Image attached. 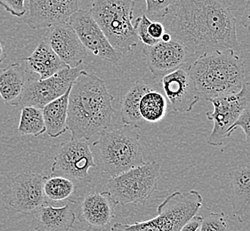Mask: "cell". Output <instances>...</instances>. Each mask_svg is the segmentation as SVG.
<instances>
[{"instance_id":"obj_1","label":"cell","mask_w":250,"mask_h":231,"mask_svg":"<svg viewBox=\"0 0 250 231\" xmlns=\"http://www.w3.org/2000/svg\"><path fill=\"white\" fill-rule=\"evenodd\" d=\"M165 28L193 56L240 49L235 16L226 0H178Z\"/></svg>"},{"instance_id":"obj_2","label":"cell","mask_w":250,"mask_h":231,"mask_svg":"<svg viewBox=\"0 0 250 231\" xmlns=\"http://www.w3.org/2000/svg\"><path fill=\"white\" fill-rule=\"evenodd\" d=\"M114 97L104 81L94 73L80 71L70 87L67 126L70 137L89 141L110 128Z\"/></svg>"},{"instance_id":"obj_3","label":"cell","mask_w":250,"mask_h":231,"mask_svg":"<svg viewBox=\"0 0 250 231\" xmlns=\"http://www.w3.org/2000/svg\"><path fill=\"white\" fill-rule=\"evenodd\" d=\"M188 71L200 99L207 101L237 93L245 83L244 61L233 49L201 54Z\"/></svg>"},{"instance_id":"obj_4","label":"cell","mask_w":250,"mask_h":231,"mask_svg":"<svg viewBox=\"0 0 250 231\" xmlns=\"http://www.w3.org/2000/svg\"><path fill=\"white\" fill-rule=\"evenodd\" d=\"M137 127L124 125L103 133L93 146L96 150V168L110 177L117 176L145 163Z\"/></svg>"},{"instance_id":"obj_5","label":"cell","mask_w":250,"mask_h":231,"mask_svg":"<svg viewBox=\"0 0 250 231\" xmlns=\"http://www.w3.org/2000/svg\"><path fill=\"white\" fill-rule=\"evenodd\" d=\"M134 0H92V16L120 54L131 52L138 45L133 23Z\"/></svg>"},{"instance_id":"obj_6","label":"cell","mask_w":250,"mask_h":231,"mask_svg":"<svg viewBox=\"0 0 250 231\" xmlns=\"http://www.w3.org/2000/svg\"><path fill=\"white\" fill-rule=\"evenodd\" d=\"M199 191H175L158 206V215L133 224L116 223L111 231H181L185 223L194 216L202 206Z\"/></svg>"},{"instance_id":"obj_7","label":"cell","mask_w":250,"mask_h":231,"mask_svg":"<svg viewBox=\"0 0 250 231\" xmlns=\"http://www.w3.org/2000/svg\"><path fill=\"white\" fill-rule=\"evenodd\" d=\"M160 176V166L156 161L145 162L119 175L110 177L107 191L117 204L145 203L154 193Z\"/></svg>"},{"instance_id":"obj_8","label":"cell","mask_w":250,"mask_h":231,"mask_svg":"<svg viewBox=\"0 0 250 231\" xmlns=\"http://www.w3.org/2000/svg\"><path fill=\"white\" fill-rule=\"evenodd\" d=\"M213 111L207 112L208 119L213 121V129L207 142L211 146H222L229 136V130L250 104V88L245 81L239 92L215 97L209 101Z\"/></svg>"},{"instance_id":"obj_9","label":"cell","mask_w":250,"mask_h":231,"mask_svg":"<svg viewBox=\"0 0 250 231\" xmlns=\"http://www.w3.org/2000/svg\"><path fill=\"white\" fill-rule=\"evenodd\" d=\"M93 167L96 168V164L88 141L70 137L58 148L51 171L55 175L81 181L89 177V170Z\"/></svg>"},{"instance_id":"obj_10","label":"cell","mask_w":250,"mask_h":231,"mask_svg":"<svg viewBox=\"0 0 250 231\" xmlns=\"http://www.w3.org/2000/svg\"><path fill=\"white\" fill-rule=\"evenodd\" d=\"M80 67H67L45 79L30 78L26 81L16 107L35 106L43 109L47 103L64 95L70 89L82 71Z\"/></svg>"},{"instance_id":"obj_11","label":"cell","mask_w":250,"mask_h":231,"mask_svg":"<svg viewBox=\"0 0 250 231\" xmlns=\"http://www.w3.org/2000/svg\"><path fill=\"white\" fill-rule=\"evenodd\" d=\"M68 22L73 27L86 50L112 64H117L120 61V53L110 45L89 11H76L70 15Z\"/></svg>"},{"instance_id":"obj_12","label":"cell","mask_w":250,"mask_h":231,"mask_svg":"<svg viewBox=\"0 0 250 231\" xmlns=\"http://www.w3.org/2000/svg\"><path fill=\"white\" fill-rule=\"evenodd\" d=\"M143 52L148 69L154 77H163L175 70L187 65L190 51L175 38L160 40L153 45H145Z\"/></svg>"},{"instance_id":"obj_13","label":"cell","mask_w":250,"mask_h":231,"mask_svg":"<svg viewBox=\"0 0 250 231\" xmlns=\"http://www.w3.org/2000/svg\"><path fill=\"white\" fill-rule=\"evenodd\" d=\"M45 177L37 173L14 176L9 205L16 211L24 213L38 211L46 202L44 192Z\"/></svg>"},{"instance_id":"obj_14","label":"cell","mask_w":250,"mask_h":231,"mask_svg":"<svg viewBox=\"0 0 250 231\" xmlns=\"http://www.w3.org/2000/svg\"><path fill=\"white\" fill-rule=\"evenodd\" d=\"M188 68L182 67L162 77L163 91L172 110L184 114L192 111L200 100Z\"/></svg>"},{"instance_id":"obj_15","label":"cell","mask_w":250,"mask_h":231,"mask_svg":"<svg viewBox=\"0 0 250 231\" xmlns=\"http://www.w3.org/2000/svg\"><path fill=\"white\" fill-rule=\"evenodd\" d=\"M44 39L68 67H80L87 57V50L68 21L47 28Z\"/></svg>"},{"instance_id":"obj_16","label":"cell","mask_w":250,"mask_h":231,"mask_svg":"<svg viewBox=\"0 0 250 231\" xmlns=\"http://www.w3.org/2000/svg\"><path fill=\"white\" fill-rule=\"evenodd\" d=\"M79 10V0H29L26 20L31 30H40L66 22Z\"/></svg>"},{"instance_id":"obj_17","label":"cell","mask_w":250,"mask_h":231,"mask_svg":"<svg viewBox=\"0 0 250 231\" xmlns=\"http://www.w3.org/2000/svg\"><path fill=\"white\" fill-rule=\"evenodd\" d=\"M117 205L108 191L91 193L80 202L78 218L92 231H111Z\"/></svg>"},{"instance_id":"obj_18","label":"cell","mask_w":250,"mask_h":231,"mask_svg":"<svg viewBox=\"0 0 250 231\" xmlns=\"http://www.w3.org/2000/svg\"><path fill=\"white\" fill-rule=\"evenodd\" d=\"M231 206L241 223L250 220V165H240L230 173Z\"/></svg>"},{"instance_id":"obj_19","label":"cell","mask_w":250,"mask_h":231,"mask_svg":"<svg viewBox=\"0 0 250 231\" xmlns=\"http://www.w3.org/2000/svg\"><path fill=\"white\" fill-rule=\"evenodd\" d=\"M23 60L26 73H37L40 75V79L47 78L68 67L44 38L39 43L34 52Z\"/></svg>"},{"instance_id":"obj_20","label":"cell","mask_w":250,"mask_h":231,"mask_svg":"<svg viewBox=\"0 0 250 231\" xmlns=\"http://www.w3.org/2000/svg\"><path fill=\"white\" fill-rule=\"evenodd\" d=\"M76 213L70 205L61 207L51 206H41L37 211L36 231H68L73 229Z\"/></svg>"},{"instance_id":"obj_21","label":"cell","mask_w":250,"mask_h":231,"mask_svg":"<svg viewBox=\"0 0 250 231\" xmlns=\"http://www.w3.org/2000/svg\"><path fill=\"white\" fill-rule=\"evenodd\" d=\"M70 88L64 95L50 101L42 109L45 133L51 138H57L68 130V107Z\"/></svg>"},{"instance_id":"obj_22","label":"cell","mask_w":250,"mask_h":231,"mask_svg":"<svg viewBox=\"0 0 250 231\" xmlns=\"http://www.w3.org/2000/svg\"><path fill=\"white\" fill-rule=\"evenodd\" d=\"M25 73L19 62L0 71V96L6 105H17L25 86Z\"/></svg>"},{"instance_id":"obj_23","label":"cell","mask_w":250,"mask_h":231,"mask_svg":"<svg viewBox=\"0 0 250 231\" xmlns=\"http://www.w3.org/2000/svg\"><path fill=\"white\" fill-rule=\"evenodd\" d=\"M152 89V87L143 79L135 81V84L125 94L120 107V117L123 125L138 127L143 118L141 116L139 105L141 99L146 92Z\"/></svg>"},{"instance_id":"obj_24","label":"cell","mask_w":250,"mask_h":231,"mask_svg":"<svg viewBox=\"0 0 250 231\" xmlns=\"http://www.w3.org/2000/svg\"><path fill=\"white\" fill-rule=\"evenodd\" d=\"M167 108V103L166 96L152 88L146 92L142 97L139 111L143 120L157 123L164 118Z\"/></svg>"},{"instance_id":"obj_25","label":"cell","mask_w":250,"mask_h":231,"mask_svg":"<svg viewBox=\"0 0 250 231\" xmlns=\"http://www.w3.org/2000/svg\"><path fill=\"white\" fill-rule=\"evenodd\" d=\"M18 131L21 135H41L45 133L43 111L35 106H24L21 108Z\"/></svg>"},{"instance_id":"obj_26","label":"cell","mask_w":250,"mask_h":231,"mask_svg":"<svg viewBox=\"0 0 250 231\" xmlns=\"http://www.w3.org/2000/svg\"><path fill=\"white\" fill-rule=\"evenodd\" d=\"M75 183L68 177L53 174L45 177L44 192L47 199L51 201H64L69 199L76 192Z\"/></svg>"},{"instance_id":"obj_27","label":"cell","mask_w":250,"mask_h":231,"mask_svg":"<svg viewBox=\"0 0 250 231\" xmlns=\"http://www.w3.org/2000/svg\"><path fill=\"white\" fill-rule=\"evenodd\" d=\"M229 230L228 218L225 213L221 212H210L203 217L202 225L200 231H223Z\"/></svg>"},{"instance_id":"obj_28","label":"cell","mask_w":250,"mask_h":231,"mask_svg":"<svg viewBox=\"0 0 250 231\" xmlns=\"http://www.w3.org/2000/svg\"><path fill=\"white\" fill-rule=\"evenodd\" d=\"M146 11L149 15L158 18H165L169 15L170 8L178 0H145Z\"/></svg>"},{"instance_id":"obj_29","label":"cell","mask_w":250,"mask_h":231,"mask_svg":"<svg viewBox=\"0 0 250 231\" xmlns=\"http://www.w3.org/2000/svg\"><path fill=\"white\" fill-rule=\"evenodd\" d=\"M151 21L146 15H143L135 20V30L139 40L142 41L145 45H153L157 44L154 39L150 38L148 33V26Z\"/></svg>"},{"instance_id":"obj_30","label":"cell","mask_w":250,"mask_h":231,"mask_svg":"<svg viewBox=\"0 0 250 231\" xmlns=\"http://www.w3.org/2000/svg\"><path fill=\"white\" fill-rule=\"evenodd\" d=\"M26 0H0V6L3 7L11 15L21 18L27 13Z\"/></svg>"},{"instance_id":"obj_31","label":"cell","mask_w":250,"mask_h":231,"mask_svg":"<svg viewBox=\"0 0 250 231\" xmlns=\"http://www.w3.org/2000/svg\"><path fill=\"white\" fill-rule=\"evenodd\" d=\"M237 128H241L245 134L246 141L250 142V104L241 113L238 120L236 121L234 125L231 126L229 130V136L235 131Z\"/></svg>"},{"instance_id":"obj_32","label":"cell","mask_w":250,"mask_h":231,"mask_svg":"<svg viewBox=\"0 0 250 231\" xmlns=\"http://www.w3.org/2000/svg\"><path fill=\"white\" fill-rule=\"evenodd\" d=\"M166 28L163 23L160 21L151 20L148 26V33L152 39L158 43L162 39V37L165 34Z\"/></svg>"},{"instance_id":"obj_33","label":"cell","mask_w":250,"mask_h":231,"mask_svg":"<svg viewBox=\"0 0 250 231\" xmlns=\"http://www.w3.org/2000/svg\"><path fill=\"white\" fill-rule=\"evenodd\" d=\"M202 221H203V217L198 216L197 214H195L185 223V226L182 228L181 231H200V227L202 225Z\"/></svg>"},{"instance_id":"obj_34","label":"cell","mask_w":250,"mask_h":231,"mask_svg":"<svg viewBox=\"0 0 250 231\" xmlns=\"http://www.w3.org/2000/svg\"><path fill=\"white\" fill-rule=\"evenodd\" d=\"M241 23L250 33V0L247 2L243 14L241 15Z\"/></svg>"},{"instance_id":"obj_35","label":"cell","mask_w":250,"mask_h":231,"mask_svg":"<svg viewBox=\"0 0 250 231\" xmlns=\"http://www.w3.org/2000/svg\"><path fill=\"white\" fill-rule=\"evenodd\" d=\"M5 59H6V54H5V46L0 38V63H2Z\"/></svg>"},{"instance_id":"obj_36","label":"cell","mask_w":250,"mask_h":231,"mask_svg":"<svg viewBox=\"0 0 250 231\" xmlns=\"http://www.w3.org/2000/svg\"><path fill=\"white\" fill-rule=\"evenodd\" d=\"M247 83H248V84H249V86H250V79H249V81H248V82H247Z\"/></svg>"}]
</instances>
